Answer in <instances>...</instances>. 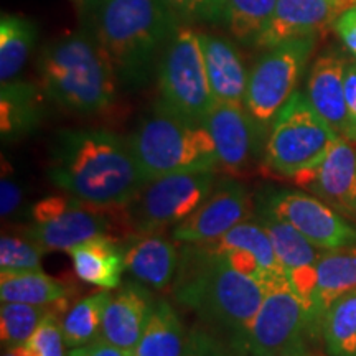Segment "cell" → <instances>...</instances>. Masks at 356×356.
<instances>
[{
    "instance_id": "484cf974",
    "label": "cell",
    "mask_w": 356,
    "mask_h": 356,
    "mask_svg": "<svg viewBox=\"0 0 356 356\" xmlns=\"http://www.w3.org/2000/svg\"><path fill=\"white\" fill-rule=\"evenodd\" d=\"M257 221L264 226L269 234L275 256H277L282 269L286 270V275L292 270L317 264L322 256L318 251L320 248L310 243L299 229L293 228L291 222L279 220L264 210L261 211V215H257Z\"/></svg>"
},
{
    "instance_id": "8fae6325",
    "label": "cell",
    "mask_w": 356,
    "mask_h": 356,
    "mask_svg": "<svg viewBox=\"0 0 356 356\" xmlns=\"http://www.w3.org/2000/svg\"><path fill=\"white\" fill-rule=\"evenodd\" d=\"M310 327L304 302L292 291L287 277L275 280L266 289L264 300L244 343L246 356H274L302 338Z\"/></svg>"
},
{
    "instance_id": "3957f363",
    "label": "cell",
    "mask_w": 356,
    "mask_h": 356,
    "mask_svg": "<svg viewBox=\"0 0 356 356\" xmlns=\"http://www.w3.org/2000/svg\"><path fill=\"white\" fill-rule=\"evenodd\" d=\"M95 8V37L109 56L119 84L142 88L180 19L163 0H104Z\"/></svg>"
},
{
    "instance_id": "e575fe53",
    "label": "cell",
    "mask_w": 356,
    "mask_h": 356,
    "mask_svg": "<svg viewBox=\"0 0 356 356\" xmlns=\"http://www.w3.org/2000/svg\"><path fill=\"white\" fill-rule=\"evenodd\" d=\"M180 20L207 22L218 24L225 22L226 0H163Z\"/></svg>"
},
{
    "instance_id": "52a82bcc",
    "label": "cell",
    "mask_w": 356,
    "mask_h": 356,
    "mask_svg": "<svg viewBox=\"0 0 356 356\" xmlns=\"http://www.w3.org/2000/svg\"><path fill=\"white\" fill-rule=\"evenodd\" d=\"M157 83L163 108L191 122L203 124L216 101L198 32L188 26H178L160 55Z\"/></svg>"
},
{
    "instance_id": "6da1fadb",
    "label": "cell",
    "mask_w": 356,
    "mask_h": 356,
    "mask_svg": "<svg viewBox=\"0 0 356 356\" xmlns=\"http://www.w3.org/2000/svg\"><path fill=\"white\" fill-rule=\"evenodd\" d=\"M48 177L91 207L124 211L147 181L129 145L106 129H65L51 147Z\"/></svg>"
},
{
    "instance_id": "1f68e13d",
    "label": "cell",
    "mask_w": 356,
    "mask_h": 356,
    "mask_svg": "<svg viewBox=\"0 0 356 356\" xmlns=\"http://www.w3.org/2000/svg\"><path fill=\"white\" fill-rule=\"evenodd\" d=\"M51 307L2 302L0 309V338L6 350L24 346Z\"/></svg>"
},
{
    "instance_id": "8992f818",
    "label": "cell",
    "mask_w": 356,
    "mask_h": 356,
    "mask_svg": "<svg viewBox=\"0 0 356 356\" xmlns=\"http://www.w3.org/2000/svg\"><path fill=\"white\" fill-rule=\"evenodd\" d=\"M338 137L309 97L297 91L270 124L264 145V165L293 180L317 167Z\"/></svg>"
},
{
    "instance_id": "83f0119b",
    "label": "cell",
    "mask_w": 356,
    "mask_h": 356,
    "mask_svg": "<svg viewBox=\"0 0 356 356\" xmlns=\"http://www.w3.org/2000/svg\"><path fill=\"white\" fill-rule=\"evenodd\" d=\"M320 330L332 356H356V291L338 297L325 310Z\"/></svg>"
},
{
    "instance_id": "d590c367",
    "label": "cell",
    "mask_w": 356,
    "mask_h": 356,
    "mask_svg": "<svg viewBox=\"0 0 356 356\" xmlns=\"http://www.w3.org/2000/svg\"><path fill=\"white\" fill-rule=\"evenodd\" d=\"M22 204V188L10 175L2 173L0 181V213L3 218L12 216Z\"/></svg>"
},
{
    "instance_id": "30bf717a",
    "label": "cell",
    "mask_w": 356,
    "mask_h": 356,
    "mask_svg": "<svg viewBox=\"0 0 356 356\" xmlns=\"http://www.w3.org/2000/svg\"><path fill=\"white\" fill-rule=\"evenodd\" d=\"M108 210L91 207L71 197H48L33 204V225L26 238L43 248L44 252L66 251L96 236L109 234Z\"/></svg>"
},
{
    "instance_id": "9a60e30c",
    "label": "cell",
    "mask_w": 356,
    "mask_h": 356,
    "mask_svg": "<svg viewBox=\"0 0 356 356\" xmlns=\"http://www.w3.org/2000/svg\"><path fill=\"white\" fill-rule=\"evenodd\" d=\"M215 142L218 167L239 172L256 159L262 127L246 106L238 102H215L203 121Z\"/></svg>"
},
{
    "instance_id": "e0dca14e",
    "label": "cell",
    "mask_w": 356,
    "mask_h": 356,
    "mask_svg": "<svg viewBox=\"0 0 356 356\" xmlns=\"http://www.w3.org/2000/svg\"><path fill=\"white\" fill-rule=\"evenodd\" d=\"M154 304L155 300L144 284L127 282L118 292L111 293L102 315L99 337L132 355Z\"/></svg>"
},
{
    "instance_id": "60d3db41",
    "label": "cell",
    "mask_w": 356,
    "mask_h": 356,
    "mask_svg": "<svg viewBox=\"0 0 356 356\" xmlns=\"http://www.w3.org/2000/svg\"><path fill=\"white\" fill-rule=\"evenodd\" d=\"M274 356H309V351H307L304 341L297 340L296 343L289 345L287 348H284L282 351H279V353H275Z\"/></svg>"
},
{
    "instance_id": "277c9868",
    "label": "cell",
    "mask_w": 356,
    "mask_h": 356,
    "mask_svg": "<svg viewBox=\"0 0 356 356\" xmlns=\"http://www.w3.org/2000/svg\"><path fill=\"white\" fill-rule=\"evenodd\" d=\"M44 96L83 115L108 111L118 97V76L96 37L66 33L47 44L38 58Z\"/></svg>"
},
{
    "instance_id": "d6a6232c",
    "label": "cell",
    "mask_w": 356,
    "mask_h": 356,
    "mask_svg": "<svg viewBox=\"0 0 356 356\" xmlns=\"http://www.w3.org/2000/svg\"><path fill=\"white\" fill-rule=\"evenodd\" d=\"M43 248L30 238L20 236H2L0 239V270L2 273H20V270L42 269Z\"/></svg>"
},
{
    "instance_id": "f546056e",
    "label": "cell",
    "mask_w": 356,
    "mask_h": 356,
    "mask_svg": "<svg viewBox=\"0 0 356 356\" xmlns=\"http://www.w3.org/2000/svg\"><path fill=\"white\" fill-rule=\"evenodd\" d=\"M207 244L220 249H243L259 261L267 274L275 275V277H287L286 270L282 269L277 256H275L269 234L257 220L244 221L241 225L234 226L225 236H221L220 239Z\"/></svg>"
},
{
    "instance_id": "f1b7e54d",
    "label": "cell",
    "mask_w": 356,
    "mask_h": 356,
    "mask_svg": "<svg viewBox=\"0 0 356 356\" xmlns=\"http://www.w3.org/2000/svg\"><path fill=\"white\" fill-rule=\"evenodd\" d=\"M109 299L111 292L102 289L76 302L61 317V330H63L65 343L70 350L84 346L99 338L102 315Z\"/></svg>"
},
{
    "instance_id": "74e56055",
    "label": "cell",
    "mask_w": 356,
    "mask_h": 356,
    "mask_svg": "<svg viewBox=\"0 0 356 356\" xmlns=\"http://www.w3.org/2000/svg\"><path fill=\"white\" fill-rule=\"evenodd\" d=\"M345 99L350 121V139L356 142V61L346 65L345 70Z\"/></svg>"
},
{
    "instance_id": "ac0fdd59",
    "label": "cell",
    "mask_w": 356,
    "mask_h": 356,
    "mask_svg": "<svg viewBox=\"0 0 356 356\" xmlns=\"http://www.w3.org/2000/svg\"><path fill=\"white\" fill-rule=\"evenodd\" d=\"M345 58L330 51L318 56L312 65L307 97L315 111L328 122L337 136L350 139V121L345 99Z\"/></svg>"
},
{
    "instance_id": "7a4b0ae2",
    "label": "cell",
    "mask_w": 356,
    "mask_h": 356,
    "mask_svg": "<svg viewBox=\"0 0 356 356\" xmlns=\"http://www.w3.org/2000/svg\"><path fill=\"white\" fill-rule=\"evenodd\" d=\"M172 292L178 304L193 310L213 330L226 333L231 346L244 351L266 289L238 273L208 244H185Z\"/></svg>"
},
{
    "instance_id": "d6986e66",
    "label": "cell",
    "mask_w": 356,
    "mask_h": 356,
    "mask_svg": "<svg viewBox=\"0 0 356 356\" xmlns=\"http://www.w3.org/2000/svg\"><path fill=\"white\" fill-rule=\"evenodd\" d=\"M126 270L139 282L163 291L175 280L180 252L162 234H136L124 249Z\"/></svg>"
},
{
    "instance_id": "836d02e7",
    "label": "cell",
    "mask_w": 356,
    "mask_h": 356,
    "mask_svg": "<svg viewBox=\"0 0 356 356\" xmlns=\"http://www.w3.org/2000/svg\"><path fill=\"white\" fill-rule=\"evenodd\" d=\"M66 305H56L48 310L42 322L37 327V330L25 346L32 356H68L65 348V337L61 330V318L60 312L63 314Z\"/></svg>"
},
{
    "instance_id": "4316f807",
    "label": "cell",
    "mask_w": 356,
    "mask_h": 356,
    "mask_svg": "<svg viewBox=\"0 0 356 356\" xmlns=\"http://www.w3.org/2000/svg\"><path fill=\"white\" fill-rule=\"evenodd\" d=\"M37 42V25L30 19L3 13L0 20V81H13Z\"/></svg>"
},
{
    "instance_id": "f35d334b",
    "label": "cell",
    "mask_w": 356,
    "mask_h": 356,
    "mask_svg": "<svg viewBox=\"0 0 356 356\" xmlns=\"http://www.w3.org/2000/svg\"><path fill=\"white\" fill-rule=\"evenodd\" d=\"M68 356H132V355L121 348H118V346L111 345L109 341L102 340L99 337L97 340L91 341V343L78 346V348H71Z\"/></svg>"
},
{
    "instance_id": "ffe728a7",
    "label": "cell",
    "mask_w": 356,
    "mask_h": 356,
    "mask_svg": "<svg viewBox=\"0 0 356 356\" xmlns=\"http://www.w3.org/2000/svg\"><path fill=\"white\" fill-rule=\"evenodd\" d=\"M198 35L215 101L244 104L249 74L238 48L220 35L203 32Z\"/></svg>"
},
{
    "instance_id": "44dd1931",
    "label": "cell",
    "mask_w": 356,
    "mask_h": 356,
    "mask_svg": "<svg viewBox=\"0 0 356 356\" xmlns=\"http://www.w3.org/2000/svg\"><path fill=\"white\" fill-rule=\"evenodd\" d=\"M351 291H356V246L332 249L320 256L309 309L310 327H320L325 310Z\"/></svg>"
},
{
    "instance_id": "7402d4cb",
    "label": "cell",
    "mask_w": 356,
    "mask_h": 356,
    "mask_svg": "<svg viewBox=\"0 0 356 356\" xmlns=\"http://www.w3.org/2000/svg\"><path fill=\"white\" fill-rule=\"evenodd\" d=\"M68 254L73 261L74 274L83 282L113 291L121 286L126 270L124 249L111 234L96 236L86 243L71 248Z\"/></svg>"
},
{
    "instance_id": "5bb4252c",
    "label": "cell",
    "mask_w": 356,
    "mask_h": 356,
    "mask_svg": "<svg viewBox=\"0 0 356 356\" xmlns=\"http://www.w3.org/2000/svg\"><path fill=\"white\" fill-rule=\"evenodd\" d=\"M338 137L317 167L293 178L296 185L317 195L343 216L356 220V147Z\"/></svg>"
},
{
    "instance_id": "7bdbcfd3",
    "label": "cell",
    "mask_w": 356,
    "mask_h": 356,
    "mask_svg": "<svg viewBox=\"0 0 356 356\" xmlns=\"http://www.w3.org/2000/svg\"><path fill=\"white\" fill-rule=\"evenodd\" d=\"M74 2L83 3V6L86 7H97L101 2H104V0H74Z\"/></svg>"
},
{
    "instance_id": "7c38bea8",
    "label": "cell",
    "mask_w": 356,
    "mask_h": 356,
    "mask_svg": "<svg viewBox=\"0 0 356 356\" xmlns=\"http://www.w3.org/2000/svg\"><path fill=\"white\" fill-rule=\"evenodd\" d=\"M262 210L291 222L320 249L356 246V226L323 200L304 191H273L267 195Z\"/></svg>"
},
{
    "instance_id": "b9f144b4",
    "label": "cell",
    "mask_w": 356,
    "mask_h": 356,
    "mask_svg": "<svg viewBox=\"0 0 356 356\" xmlns=\"http://www.w3.org/2000/svg\"><path fill=\"white\" fill-rule=\"evenodd\" d=\"M2 356H32L30 351L26 350V346H17V348H10L7 351H3Z\"/></svg>"
},
{
    "instance_id": "ba28073f",
    "label": "cell",
    "mask_w": 356,
    "mask_h": 356,
    "mask_svg": "<svg viewBox=\"0 0 356 356\" xmlns=\"http://www.w3.org/2000/svg\"><path fill=\"white\" fill-rule=\"evenodd\" d=\"M215 190V172L175 173L142 186L126 208L127 225L136 234H162L193 215Z\"/></svg>"
},
{
    "instance_id": "5b68a950",
    "label": "cell",
    "mask_w": 356,
    "mask_h": 356,
    "mask_svg": "<svg viewBox=\"0 0 356 356\" xmlns=\"http://www.w3.org/2000/svg\"><path fill=\"white\" fill-rule=\"evenodd\" d=\"M129 145L145 181L190 172H215L218 154L202 122L173 114L162 104L139 122Z\"/></svg>"
},
{
    "instance_id": "4fadbf2b",
    "label": "cell",
    "mask_w": 356,
    "mask_h": 356,
    "mask_svg": "<svg viewBox=\"0 0 356 356\" xmlns=\"http://www.w3.org/2000/svg\"><path fill=\"white\" fill-rule=\"evenodd\" d=\"M252 216L254 202L246 186L222 180L193 215L173 228L172 238L181 244L213 243Z\"/></svg>"
},
{
    "instance_id": "cb8c5ba5",
    "label": "cell",
    "mask_w": 356,
    "mask_h": 356,
    "mask_svg": "<svg viewBox=\"0 0 356 356\" xmlns=\"http://www.w3.org/2000/svg\"><path fill=\"white\" fill-rule=\"evenodd\" d=\"M188 341L175 309L167 300H155L132 356H185Z\"/></svg>"
},
{
    "instance_id": "8d00e7d4",
    "label": "cell",
    "mask_w": 356,
    "mask_h": 356,
    "mask_svg": "<svg viewBox=\"0 0 356 356\" xmlns=\"http://www.w3.org/2000/svg\"><path fill=\"white\" fill-rule=\"evenodd\" d=\"M333 29L346 50L356 58V7L341 13L333 24Z\"/></svg>"
},
{
    "instance_id": "4dcf8cb0",
    "label": "cell",
    "mask_w": 356,
    "mask_h": 356,
    "mask_svg": "<svg viewBox=\"0 0 356 356\" xmlns=\"http://www.w3.org/2000/svg\"><path fill=\"white\" fill-rule=\"evenodd\" d=\"M277 0H226L225 24L236 42L256 47L273 19Z\"/></svg>"
},
{
    "instance_id": "ab89813d",
    "label": "cell",
    "mask_w": 356,
    "mask_h": 356,
    "mask_svg": "<svg viewBox=\"0 0 356 356\" xmlns=\"http://www.w3.org/2000/svg\"><path fill=\"white\" fill-rule=\"evenodd\" d=\"M185 356H221L215 350V346L204 335H193L190 337L188 350H186Z\"/></svg>"
},
{
    "instance_id": "d4e9b609",
    "label": "cell",
    "mask_w": 356,
    "mask_h": 356,
    "mask_svg": "<svg viewBox=\"0 0 356 356\" xmlns=\"http://www.w3.org/2000/svg\"><path fill=\"white\" fill-rule=\"evenodd\" d=\"M70 289L61 280L38 270L0 274V299L42 307L66 305Z\"/></svg>"
},
{
    "instance_id": "2e32d148",
    "label": "cell",
    "mask_w": 356,
    "mask_h": 356,
    "mask_svg": "<svg viewBox=\"0 0 356 356\" xmlns=\"http://www.w3.org/2000/svg\"><path fill=\"white\" fill-rule=\"evenodd\" d=\"M341 8L338 0H277L274 15L256 48H270L287 40L318 37L333 26Z\"/></svg>"
},
{
    "instance_id": "9c48e42d",
    "label": "cell",
    "mask_w": 356,
    "mask_h": 356,
    "mask_svg": "<svg viewBox=\"0 0 356 356\" xmlns=\"http://www.w3.org/2000/svg\"><path fill=\"white\" fill-rule=\"evenodd\" d=\"M317 37H302L267 48L249 73L244 106L262 129L296 95L302 74L315 50Z\"/></svg>"
},
{
    "instance_id": "603a6c76",
    "label": "cell",
    "mask_w": 356,
    "mask_h": 356,
    "mask_svg": "<svg viewBox=\"0 0 356 356\" xmlns=\"http://www.w3.org/2000/svg\"><path fill=\"white\" fill-rule=\"evenodd\" d=\"M43 89L32 83L8 81L0 88V131L3 140L19 139L42 121Z\"/></svg>"
}]
</instances>
